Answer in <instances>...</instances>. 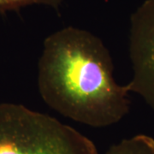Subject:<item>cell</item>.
<instances>
[{"mask_svg": "<svg viewBox=\"0 0 154 154\" xmlns=\"http://www.w3.org/2000/svg\"><path fill=\"white\" fill-rule=\"evenodd\" d=\"M103 41L89 31L66 27L45 39L38 88L57 113L93 128L120 122L128 113V85H119Z\"/></svg>", "mask_w": 154, "mask_h": 154, "instance_id": "obj_1", "label": "cell"}, {"mask_svg": "<svg viewBox=\"0 0 154 154\" xmlns=\"http://www.w3.org/2000/svg\"><path fill=\"white\" fill-rule=\"evenodd\" d=\"M64 0H0V13L17 11L29 5H45L58 11Z\"/></svg>", "mask_w": 154, "mask_h": 154, "instance_id": "obj_5", "label": "cell"}, {"mask_svg": "<svg viewBox=\"0 0 154 154\" xmlns=\"http://www.w3.org/2000/svg\"><path fill=\"white\" fill-rule=\"evenodd\" d=\"M0 154H99L69 125L15 103L0 104Z\"/></svg>", "mask_w": 154, "mask_h": 154, "instance_id": "obj_2", "label": "cell"}, {"mask_svg": "<svg viewBox=\"0 0 154 154\" xmlns=\"http://www.w3.org/2000/svg\"><path fill=\"white\" fill-rule=\"evenodd\" d=\"M128 55L133 76L130 93L140 95L154 110V0H146L130 17Z\"/></svg>", "mask_w": 154, "mask_h": 154, "instance_id": "obj_3", "label": "cell"}, {"mask_svg": "<svg viewBox=\"0 0 154 154\" xmlns=\"http://www.w3.org/2000/svg\"><path fill=\"white\" fill-rule=\"evenodd\" d=\"M105 154H154V139L146 134H136L114 144Z\"/></svg>", "mask_w": 154, "mask_h": 154, "instance_id": "obj_4", "label": "cell"}]
</instances>
